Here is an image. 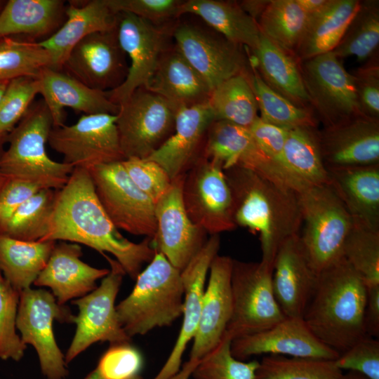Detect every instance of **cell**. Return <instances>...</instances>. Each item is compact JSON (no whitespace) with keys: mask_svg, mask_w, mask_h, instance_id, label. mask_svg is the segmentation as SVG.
I'll return each instance as SVG.
<instances>
[{"mask_svg":"<svg viewBox=\"0 0 379 379\" xmlns=\"http://www.w3.org/2000/svg\"><path fill=\"white\" fill-rule=\"evenodd\" d=\"M58 240L112 254L133 280L157 252L152 239L135 243L120 234L97 197L89 171L81 168H74L57 190L48 231L41 241Z\"/></svg>","mask_w":379,"mask_h":379,"instance_id":"6da1fadb","label":"cell"},{"mask_svg":"<svg viewBox=\"0 0 379 379\" xmlns=\"http://www.w3.org/2000/svg\"><path fill=\"white\" fill-rule=\"evenodd\" d=\"M224 173L232 193L237 227L258 234L261 261L272 267L281 244L301 230L298 193L241 167Z\"/></svg>","mask_w":379,"mask_h":379,"instance_id":"7a4b0ae2","label":"cell"},{"mask_svg":"<svg viewBox=\"0 0 379 379\" xmlns=\"http://www.w3.org/2000/svg\"><path fill=\"white\" fill-rule=\"evenodd\" d=\"M367 286L342 257L318 274L302 319L324 344L343 353L366 335Z\"/></svg>","mask_w":379,"mask_h":379,"instance_id":"3957f363","label":"cell"},{"mask_svg":"<svg viewBox=\"0 0 379 379\" xmlns=\"http://www.w3.org/2000/svg\"><path fill=\"white\" fill-rule=\"evenodd\" d=\"M130 294L116 305L119 321L129 338L171 326L182 315L181 272L156 252L135 279Z\"/></svg>","mask_w":379,"mask_h":379,"instance_id":"277c9868","label":"cell"},{"mask_svg":"<svg viewBox=\"0 0 379 379\" xmlns=\"http://www.w3.org/2000/svg\"><path fill=\"white\" fill-rule=\"evenodd\" d=\"M53 127L51 113L43 100L32 104L25 115L7 134L8 147L0 158V171L6 178L33 182L41 189L60 190L74 167L49 157L46 151Z\"/></svg>","mask_w":379,"mask_h":379,"instance_id":"5b68a950","label":"cell"},{"mask_svg":"<svg viewBox=\"0 0 379 379\" xmlns=\"http://www.w3.org/2000/svg\"><path fill=\"white\" fill-rule=\"evenodd\" d=\"M298 196L302 227L299 238L318 274L343 257L344 243L354 222L329 185L308 187Z\"/></svg>","mask_w":379,"mask_h":379,"instance_id":"8992f818","label":"cell"},{"mask_svg":"<svg viewBox=\"0 0 379 379\" xmlns=\"http://www.w3.org/2000/svg\"><path fill=\"white\" fill-rule=\"evenodd\" d=\"M272 270L261 260L233 259L232 312L226 329L232 339L265 331L286 317L274 297Z\"/></svg>","mask_w":379,"mask_h":379,"instance_id":"52a82bcc","label":"cell"},{"mask_svg":"<svg viewBox=\"0 0 379 379\" xmlns=\"http://www.w3.org/2000/svg\"><path fill=\"white\" fill-rule=\"evenodd\" d=\"M116 125L125 159H147L171 135L178 108L145 87L119 104Z\"/></svg>","mask_w":379,"mask_h":379,"instance_id":"ba28073f","label":"cell"},{"mask_svg":"<svg viewBox=\"0 0 379 379\" xmlns=\"http://www.w3.org/2000/svg\"><path fill=\"white\" fill-rule=\"evenodd\" d=\"M74 317L48 291L29 288L20 292L17 329L23 343L35 349L47 379H64L68 375L65 355L55 338L53 322L74 323Z\"/></svg>","mask_w":379,"mask_h":379,"instance_id":"9c48e42d","label":"cell"},{"mask_svg":"<svg viewBox=\"0 0 379 379\" xmlns=\"http://www.w3.org/2000/svg\"><path fill=\"white\" fill-rule=\"evenodd\" d=\"M103 255L110 266L109 273L95 289L72 301L79 313L74 319L75 333L65 355L67 364L98 342L110 345L131 343V338L119 321L115 305L126 273L116 260Z\"/></svg>","mask_w":379,"mask_h":379,"instance_id":"30bf717a","label":"cell"},{"mask_svg":"<svg viewBox=\"0 0 379 379\" xmlns=\"http://www.w3.org/2000/svg\"><path fill=\"white\" fill-rule=\"evenodd\" d=\"M310 105L323 127L361 114L354 80L333 51L299 61Z\"/></svg>","mask_w":379,"mask_h":379,"instance_id":"8fae6325","label":"cell"},{"mask_svg":"<svg viewBox=\"0 0 379 379\" xmlns=\"http://www.w3.org/2000/svg\"><path fill=\"white\" fill-rule=\"evenodd\" d=\"M97 197L118 230L153 239L157 230L155 204L132 181L122 161L88 170Z\"/></svg>","mask_w":379,"mask_h":379,"instance_id":"7c38bea8","label":"cell"},{"mask_svg":"<svg viewBox=\"0 0 379 379\" xmlns=\"http://www.w3.org/2000/svg\"><path fill=\"white\" fill-rule=\"evenodd\" d=\"M182 196L190 220L211 235L237 227L230 188L221 165L200 157L184 175Z\"/></svg>","mask_w":379,"mask_h":379,"instance_id":"4fadbf2b","label":"cell"},{"mask_svg":"<svg viewBox=\"0 0 379 379\" xmlns=\"http://www.w3.org/2000/svg\"><path fill=\"white\" fill-rule=\"evenodd\" d=\"M117 115L83 114L74 124L53 127L48 142L62 155V162L74 168L91 170L122 161L125 157L120 146Z\"/></svg>","mask_w":379,"mask_h":379,"instance_id":"5bb4252c","label":"cell"},{"mask_svg":"<svg viewBox=\"0 0 379 379\" xmlns=\"http://www.w3.org/2000/svg\"><path fill=\"white\" fill-rule=\"evenodd\" d=\"M175 48L212 90L250 69L248 49L219 33L182 24L173 32Z\"/></svg>","mask_w":379,"mask_h":379,"instance_id":"9a60e30c","label":"cell"},{"mask_svg":"<svg viewBox=\"0 0 379 379\" xmlns=\"http://www.w3.org/2000/svg\"><path fill=\"white\" fill-rule=\"evenodd\" d=\"M117 18L118 39L130 60V65L125 81L106 94L119 105L136 89L147 88L167 50V35L164 29L133 14L120 12L117 13Z\"/></svg>","mask_w":379,"mask_h":379,"instance_id":"2e32d148","label":"cell"},{"mask_svg":"<svg viewBox=\"0 0 379 379\" xmlns=\"http://www.w3.org/2000/svg\"><path fill=\"white\" fill-rule=\"evenodd\" d=\"M126 56L116 27L81 40L69 52L61 70L91 88L110 91L127 77Z\"/></svg>","mask_w":379,"mask_h":379,"instance_id":"e0dca14e","label":"cell"},{"mask_svg":"<svg viewBox=\"0 0 379 379\" xmlns=\"http://www.w3.org/2000/svg\"><path fill=\"white\" fill-rule=\"evenodd\" d=\"M201 157L218 162L223 170L241 167L252 171L297 192L302 187L259 148L248 128L215 120L209 126Z\"/></svg>","mask_w":379,"mask_h":379,"instance_id":"ac0fdd59","label":"cell"},{"mask_svg":"<svg viewBox=\"0 0 379 379\" xmlns=\"http://www.w3.org/2000/svg\"><path fill=\"white\" fill-rule=\"evenodd\" d=\"M184 175L173 180L168 191L155 204L157 230L152 239L155 250L180 272L207 241V233L186 212L182 196Z\"/></svg>","mask_w":379,"mask_h":379,"instance_id":"d6986e66","label":"cell"},{"mask_svg":"<svg viewBox=\"0 0 379 379\" xmlns=\"http://www.w3.org/2000/svg\"><path fill=\"white\" fill-rule=\"evenodd\" d=\"M232 355L244 361L262 354L335 360L340 354L319 340L302 318L286 317L265 331L234 338Z\"/></svg>","mask_w":379,"mask_h":379,"instance_id":"ffe728a7","label":"cell"},{"mask_svg":"<svg viewBox=\"0 0 379 379\" xmlns=\"http://www.w3.org/2000/svg\"><path fill=\"white\" fill-rule=\"evenodd\" d=\"M326 168L379 164V119L359 114L319 129Z\"/></svg>","mask_w":379,"mask_h":379,"instance_id":"44dd1931","label":"cell"},{"mask_svg":"<svg viewBox=\"0 0 379 379\" xmlns=\"http://www.w3.org/2000/svg\"><path fill=\"white\" fill-rule=\"evenodd\" d=\"M220 244L219 234L211 235L181 271L185 293L182 326L169 356L153 379H168L180 369L182 355L199 326L207 274L213 258L218 255Z\"/></svg>","mask_w":379,"mask_h":379,"instance_id":"7402d4cb","label":"cell"},{"mask_svg":"<svg viewBox=\"0 0 379 379\" xmlns=\"http://www.w3.org/2000/svg\"><path fill=\"white\" fill-rule=\"evenodd\" d=\"M275 299L286 317L302 318L316 287L318 274L312 267L299 234L285 240L272 265Z\"/></svg>","mask_w":379,"mask_h":379,"instance_id":"603a6c76","label":"cell"},{"mask_svg":"<svg viewBox=\"0 0 379 379\" xmlns=\"http://www.w3.org/2000/svg\"><path fill=\"white\" fill-rule=\"evenodd\" d=\"M232 258L218 254L210 265L190 359H201L218 345L226 332L232 312Z\"/></svg>","mask_w":379,"mask_h":379,"instance_id":"cb8c5ba5","label":"cell"},{"mask_svg":"<svg viewBox=\"0 0 379 379\" xmlns=\"http://www.w3.org/2000/svg\"><path fill=\"white\" fill-rule=\"evenodd\" d=\"M214 121L208 102L179 108L173 133L147 159L159 164L172 180L185 174L201 157V144Z\"/></svg>","mask_w":379,"mask_h":379,"instance_id":"d4e9b609","label":"cell"},{"mask_svg":"<svg viewBox=\"0 0 379 379\" xmlns=\"http://www.w3.org/2000/svg\"><path fill=\"white\" fill-rule=\"evenodd\" d=\"M81 255L82 248L78 244L56 243L34 285L48 287L60 305L91 293L109 269L92 267L81 260Z\"/></svg>","mask_w":379,"mask_h":379,"instance_id":"484cf974","label":"cell"},{"mask_svg":"<svg viewBox=\"0 0 379 379\" xmlns=\"http://www.w3.org/2000/svg\"><path fill=\"white\" fill-rule=\"evenodd\" d=\"M39 79L40 94L53 119V127L64 125V108L84 114H118L120 106L112 102L106 92L91 88L62 70L44 69Z\"/></svg>","mask_w":379,"mask_h":379,"instance_id":"4316f807","label":"cell"},{"mask_svg":"<svg viewBox=\"0 0 379 379\" xmlns=\"http://www.w3.org/2000/svg\"><path fill=\"white\" fill-rule=\"evenodd\" d=\"M66 5V19L52 36L39 41L52 58V69L61 70L72 49L84 38L97 32L117 27V13L106 0L69 1Z\"/></svg>","mask_w":379,"mask_h":379,"instance_id":"83f0119b","label":"cell"},{"mask_svg":"<svg viewBox=\"0 0 379 379\" xmlns=\"http://www.w3.org/2000/svg\"><path fill=\"white\" fill-rule=\"evenodd\" d=\"M328 185L354 224L379 230V164L327 168Z\"/></svg>","mask_w":379,"mask_h":379,"instance_id":"f1b7e54d","label":"cell"},{"mask_svg":"<svg viewBox=\"0 0 379 379\" xmlns=\"http://www.w3.org/2000/svg\"><path fill=\"white\" fill-rule=\"evenodd\" d=\"M147 90L178 109L208 102L211 90L202 77L175 48L162 55Z\"/></svg>","mask_w":379,"mask_h":379,"instance_id":"f546056e","label":"cell"},{"mask_svg":"<svg viewBox=\"0 0 379 379\" xmlns=\"http://www.w3.org/2000/svg\"><path fill=\"white\" fill-rule=\"evenodd\" d=\"M62 0H8L0 11V38L24 36L36 41L52 36L66 19Z\"/></svg>","mask_w":379,"mask_h":379,"instance_id":"4dcf8cb0","label":"cell"},{"mask_svg":"<svg viewBox=\"0 0 379 379\" xmlns=\"http://www.w3.org/2000/svg\"><path fill=\"white\" fill-rule=\"evenodd\" d=\"M249 60L264 82L294 105L312 109L305 90L299 61L270 41L262 34L257 47L250 51Z\"/></svg>","mask_w":379,"mask_h":379,"instance_id":"1f68e13d","label":"cell"},{"mask_svg":"<svg viewBox=\"0 0 379 379\" xmlns=\"http://www.w3.org/2000/svg\"><path fill=\"white\" fill-rule=\"evenodd\" d=\"M186 13L200 17L216 32L250 51L259 43L261 33L257 22L241 8L238 1H183L180 15Z\"/></svg>","mask_w":379,"mask_h":379,"instance_id":"d6a6232c","label":"cell"},{"mask_svg":"<svg viewBox=\"0 0 379 379\" xmlns=\"http://www.w3.org/2000/svg\"><path fill=\"white\" fill-rule=\"evenodd\" d=\"M359 4V0H330L324 9L310 16L295 51L296 59L303 61L333 51L357 13Z\"/></svg>","mask_w":379,"mask_h":379,"instance_id":"836d02e7","label":"cell"},{"mask_svg":"<svg viewBox=\"0 0 379 379\" xmlns=\"http://www.w3.org/2000/svg\"><path fill=\"white\" fill-rule=\"evenodd\" d=\"M283 166L303 190L328 185L318 127L301 126L288 130L283 150Z\"/></svg>","mask_w":379,"mask_h":379,"instance_id":"e575fe53","label":"cell"},{"mask_svg":"<svg viewBox=\"0 0 379 379\" xmlns=\"http://www.w3.org/2000/svg\"><path fill=\"white\" fill-rule=\"evenodd\" d=\"M55 244V241H21L0 234V272L18 292L31 288Z\"/></svg>","mask_w":379,"mask_h":379,"instance_id":"d590c367","label":"cell"},{"mask_svg":"<svg viewBox=\"0 0 379 379\" xmlns=\"http://www.w3.org/2000/svg\"><path fill=\"white\" fill-rule=\"evenodd\" d=\"M248 72L232 77L212 90L208 105L215 120L248 128L257 119L258 107Z\"/></svg>","mask_w":379,"mask_h":379,"instance_id":"8d00e7d4","label":"cell"},{"mask_svg":"<svg viewBox=\"0 0 379 379\" xmlns=\"http://www.w3.org/2000/svg\"><path fill=\"white\" fill-rule=\"evenodd\" d=\"M308 20L296 0H270L257 23L263 36L295 56Z\"/></svg>","mask_w":379,"mask_h":379,"instance_id":"74e56055","label":"cell"},{"mask_svg":"<svg viewBox=\"0 0 379 379\" xmlns=\"http://www.w3.org/2000/svg\"><path fill=\"white\" fill-rule=\"evenodd\" d=\"M249 62L248 79L261 119L286 129L318 127L319 121L312 109L300 107L276 93L264 82L250 60Z\"/></svg>","mask_w":379,"mask_h":379,"instance_id":"f35d334b","label":"cell"},{"mask_svg":"<svg viewBox=\"0 0 379 379\" xmlns=\"http://www.w3.org/2000/svg\"><path fill=\"white\" fill-rule=\"evenodd\" d=\"M57 190L42 189L0 221V234L26 241L42 240L47 234Z\"/></svg>","mask_w":379,"mask_h":379,"instance_id":"ab89813d","label":"cell"},{"mask_svg":"<svg viewBox=\"0 0 379 379\" xmlns=\"http://www.w3.org/2000/svg\"><path fill=\"white\" fill-rule=\"evenodd\" d=\"M379 1H360L359 8L333 53L340 59L356 56L364 62L378 52Z\"/></svg>","mask_w":379,"mask_h":379,"instance_id":"60d3db41","label":"cell"},{"mask_svg":"<svg viewBox=\"0 0 379 379\" xmlns=\"http://www.w3.org/2000/svg\"><path fill=\"white\" fill-rule=\"evenodd\" d=\"M50 53L39 41L14 36L0 38V81L31 77L51 67Z\"/></svg>","mask_w":379,"mask_h":379,"instance_id":"b9f144b4","label":"cell"},{"mask_svg":"<svg viewBox=\"0 0 379 379\" xmlns=\"http://www.w3.org/2000/svg\"><path fill=\"white\" fill-rule=\"evenodd\" d=\"M335 360L268 354L260 361L255 379H340Z\"/></svg>","mask_w":379,"mask_h":379,"instance_id":"7bdbcfd3","label":"cell"},{"mask_svg":"<svg viewBox=\"0 0 379 379\" xmlns=\"http://www.w3.org/2000/svg\"><path fill=\"white\" fill-rule=\"evenodd\" d=\"M343 257L366 286L379 285V230L353 223L344 243Z\"/></svg>","mask_w":379,"mask_h":379,"instance_id":"ee69618b","label":"cell"},{"mask_svg":"<svg viewBox=\"0 0 379 379\" xmlns=\"http://www.w3.org/2000/svg\"><path fill=\"white\" fill-rule=\"evenodd\" d=\"M232 338L225 332L218 345L199 359L192 376L194 379H255L259 361H244L232 354Z\"/></svg>","mask_w":379,"mask_h":379,"instance_id":"f6af8a7d","label":"cell"},{"mask_svg":"<svg viewBox=\"0 0 379 379\" xmlns=\"http://www.w3.org/2000/svg\"><path fill=\"white\" fill-rule=\"evenodd\" d=\"M20 292L0 272V359L20 361L27 348L17 333Z\"/></svg>","mask_w":379,"mask_h":379,"instance_id":"bcb514c9","label":"cell"},{"mask_svg":"<svg viewBox=\"0 0 379 379\" xmlns=\"http://www.w3.org/2000/svg\"><path fill=\"white\" fill-rule=\"evenodd\" d=\"M40 91L39 77H22L8 81L0 100V133L8 134L15 128Z\"/></svg>","mask_w":379,"mask_h":379,"instance_id":"7dc6e473","label":"cell"},{"mask_svg":"<svg viewBox=\"0 0 379 379\" xmlns=\"http://www.w3.org/2000/svg\"><path fill=\"white\" fill-rule=\"evenodd\" d=\"M122 164L135 185L154 204L168 191L172 180L157 163L147 159L128 158Z\"/></svg>","mask_w":379,"mask_h":379,"instance_id":"c3c4849f","label":"cell"},{"mask_svg":"<svg viewBox=\"0 0 379 379\" xmlns=\"http://www.w3.org/2000/svg\"><path fill=\"white\" fill-rule=\"evenodd\" d=\"M143 358L131 343L110 345L97 368L104 379H132L140 375Z\"/></svg>","mask_w":379,"mask_h":379,"instance_id":"681fc988","label":"cell"},{"mask_svg":"<svg viewBox=\"0 0 379 379\" xmlns=\"http://www.w3.org/2000/svg\"><path fill=\"white\" fill-rule=\"evenodd\" d=\"M354 77L360 113L379 119V63L376 52L351 73Z\"/></svg>","mask_w":379,"mask_h":379,"instance_id":"f907efd6","label":"cell"},{"mask_svg":"<svg viewBox=\"0 0 379 379\" xmlns=\"http://www.w3.org/2000/svg\"><path fill=\"white\" fill-rule=\"evenodd\" d=\"M340 370L357 371L367 379H379V340L366 335L335 360Z\"/></svg>","mask_w":379,"mask_h":379,"instance_id":"816d5d0a","label":"cell"},{"mask_svg":"<svg viewBox=\"0 0 379 379\" xmlns=\"http://www.w3.org/2000/svg\"><path fill=\"white\" fill-rule=\"evenodd\" d=\"M112 11L125 12L155 25L180 16L183 1L180 0H106Z\"/></svg>","mask_w":379,"mask_h":379,"instance_id":"f5cc1de1","label":"cell"},{"mask_svg":"<svg viewBox=\"0 0 379 379\" xmlns=\"http://www.w3.org/2000/svg\"><path fill=\"white\" fill-rule=\"evenodd\" d=\"M248 130L262 152L286 171L283 166V150L289 129L266 122L258 116Z\"/></svg>","mask_w":379,"mask_h":379,"instance_id":"db71d44e","label":"cell"},{"mask_svg":"<svg viewBox=\"0 0 379 379\" xmlns=\"http://www.w3.org/2000/svg\"><path fill=\"white\" fill-rule=\"evenodd\" d=\"M4 178L0 187V221L7 219L18 208L42 190L27 180Z\"/></svg>","mask_w":379,"mask_h":379,"instance_id":"11a10c76","label":"cell"},{"mask_svg":"<svg viewBox=\"0 0 379 379\" xmlns=\"http://www.w3.org/2000/svg\"><path fill=\"white\" fill-rule=\"evenodd\" d=\"M364 327L366 335L379 336V285L367 286L364 311Z\"/></svg>","mask_w":379,"mask_h":379,"instance_id":"9f6ffc18","label":"cell"},{"mask_svg":"<svg viewBox=\"0 0 379 379\" xmlns=\"http://www.w3.org/2000/svg\"><path fill=\"white\" fill-rule=\"evenodd\" d=\"M269 2V0H246L238 3L241 8L257 22Z\"/></svg>","mask_w":379,"mask_h":379,"instance_id":"6f0895ef","label":"cell"},{"mask_svg":"<svg viewBox=\"0 0 379 379\" xmlns=\"http://www.w3.org/2000/svg\"><path fill=\"white\" fill-rule=\"evenodd\" d=\"M299 6L310 17L324 9L330 0H296Z\"/></svg>","mask_w":379,"mask_h":379,"instance_id":"680465c9","label":"cell"},{"mask_svg":"<svg viewBox=\"0 0 379 379\" xmlns=\"http://www.w3.org/2000/svg\"><path fill=\"white\" fill-rule=\"evenodd\" d=\"M199 361L189 359L177 373L168 379H189Z\"/></svg>","mask_w":379,"mask_h":379,"instance_id":"91938a15","label":"cell"},{"mask_svg":"<svg viewBox=\"0 0 379 379\" xmlns=\"http://www.w3.org/2000/svg\"><path fill=\"white\" fill-rule=\"evenodd\" d=\"M340 379H367L364 375L362 374L354 371H348L347 373L345 374H343L341 378Z\"/></svg>","mask_w":379,"mask_h":379,"instance_id":"94428289","label":"cell"},{"mask_svg":"<svg viewBox=\"0 0 379 379\" xmlns=\"http://www.w3.org/2000/svg\"><path fill=\"white\" fill-rule=\"evenodd\" d=\"M6 136H7V134L0 133V158H1V154H2L3 151H4L3 146H4V143L6 142ZM4 178L1 175V171H0V187H1V184L3 182Z\"/></svg>","mask_w":379,"mask_h":379,"instance_id":"6125c7cd","label":"cell"},{"mask_svg":"<svg viewBox=\"0 0 379 379\" xmlns=\"http://www.w3.org/2000/svg\"><path fill=\"white\" fill-rule=\"evenodd\" d=\"M84 379H104V378L100 375L98 368H95Z\"/></svg>","mask_w":379,"mask_h":379,"instance_id":"be15d7a7","label":"cell"},{"mask_svg":"<svg viewBox=\"0 0 379 379\" xmlns=\"http://www.w3.org/2000/svg\"><path fill=\"white\" fill-rule=\"evenodd\" d=\"M8 81H0V100L6 88Z\"/></svg>","mask_w":379,"mask_h":379,"instance_id":"e7e4bbea","label":"cell"},{"mask_svg":"<svg viewBox=\"0 0 379 379\" xmlns=\"http://www.w3.org/2000/svg\"><path fill=\"white\" fill-rule=\"evenodd\" d=\"M6 1H4V0H0V11H1V9L3 8L5 3H6Z\"/></svg>","mask_w":379,"mask_h":379,"instance_id":"03108f58","label":"cell"},{"mask_svg":"<svg viewBox=\"0 0 379 379\" xmlns=\"http://www.w3.org/2000/svg\"><path fill=\"white\" fill-rule=\"evenodd\" d=\"M132 379H142V378L140 376V375H138L134 377V378H132Z\"/></svg>","mask_w":379,"mask_h":379,"instance_id":"003e7915","label":"cell"}]
</instances>
